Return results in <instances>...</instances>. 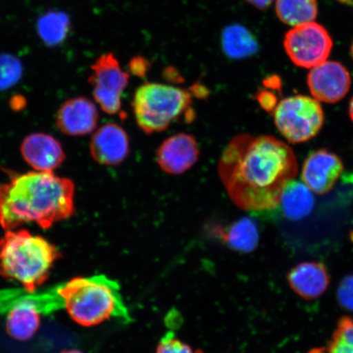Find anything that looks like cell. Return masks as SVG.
<instances>
[{
  "mask_svg": "<svg viewBox=\"0 0 353 353\" xmlns=\"http://www.w3.org/2000/svg\"><path fill=\"white\" fill-rule=\"evenodd\" d=\"M292 148L272 136L241 134L225 148L218 171L239 208L262 213L279 208L282 192L298 174Z\"/></svg>",
  "mask_w": 353,
  "mask_h": 353,
  "instance_id": "1",
  "label": "cell"
},
{
  "mask_svg": "<svg viewBox=\"0 0 353 353\" xmlns=\"http://www.w3.org/2000/svg\"><path fill=\"white\" fill-rule=\"evenodd\" d=\"M72 180L54 172L32 171L0 184V225L14 230L26 223L50 228L74 213Z\"/></svg>",
  "mask_w": 353,
  "mask_h": 353,
  "instance_id": "2",
  "label": "cell"
},
{
  "mask_svg": "<svg viewBox=\"0 0 353 353\" xmlns=\"http://www.w3.org/2000/svg\"><path fill=\"white\" fill-rule=\"evenodd\" d=\"M57 294L70 316L82 326L90 327L110 319L125 324L131 321L120 285L105 276L74 278L61 285Z\"/></svg>",
  "mask_w": 353,
  "mask_h": 353,
  "instance_id": "3",
  "label": "cell"
},
{
  "mask_svg": "<svg viewBox=\"0 0 353 353\" xmlns=\"http://www.w3.org/2000/svg\"><path fill=\"white\" fill-rule=\"evenodd\" d=\"M54 245L26 230L0 238V276L19 282L30 293L41 287L60 258Z\"/></svg>",
  "mask_w": 353,
  "mask_h": 353,
  "instance_id": "4",
  "label": "cell"
},
{
  "mask_svg": "<svg viewBox=\"0 0 353 353\" xmlns=\"http://www.w3.org/2000/svg\"><path fill=\"white\" fill-rule=\"evenodd\" d=\"M191 90L158 83H145L136 90L132 107L137 123L145 134L165 131L181 119L195 120Z\"/></svg>",
  "mask_w": 353,
  "mask_h": 353,
  "instance_id": "5",
  "label": "cell"
},
{
  "mask_svg": "<svg viewBox=\"0 0 353 353\" xmlns=\"http://www.w3.org/2000/svg\"><path fill=\"white\" fill-rule=\"evenodd\" d=\"M324 112L319 101L297 95L281 100L274 110L276 126L288 142H307L314 138L324 123Z\"/></svg>",
  "mask_w": 353,
  "mask_h": 353,
  "instance_id": "6",
  "label": "cell"
},
{
  "mask_svg": "<svg viewBox=\"0 0 353 353\" xmlns=\"http://www.w3.org/2000/svg\"><path fill=\"white\" fill-rule=\"evenodd\" d=\"M332 48L328 30L314 21L294 26L284 39L287 55L302 68L312 69L327 61Z\"/></svg>",
  "mask_w": 353,
  "mask_h": 353,
  "instance_id": "7",
  "label": "cell"
},
{
  "mask_svg": "<svg viewBox=\"0 0 353 353\" xmlns=\"http://www.w3.org/2000/svg\"><path fill=\"white\" fill-rule=\"evenodd\" d=\"M91 69L92 73L88 81L92 85V95L101 109L109 114H123L121 97L129 85V74L123 72L112 52L99 57Z\"/></svg>",
  "mask_w": 353,
  "mask_h": 353,
  "instance_id": "8",
  "label": "cell"
},
{
  "mask_svg": "<svg viewBox=\"0 0 353 353\" xmlns=\"http://www.w3.org/2000/svg\"><path fill=\"white\" fill-rule=\"evenodd\" d=\"M307 85L313 98L317 101L335 103L350 91L351 77L341 63L325 61L311 69L307 74Z\"/></svg>",
  "mask_w": 353,
  "mask_h": 353,
  "instance_id": "9",
  "label": "cell"
},
{
  "mask_svg": "<svg viewBox=\"0 0 353 353\" xmlns=\"http://www.w3.org/2000/svg\"><path fill=\"white\" fill-rule=\"evenodd\" d=\"M343 171V162L337 154L321 149L309 154L304 162L303 183L312 192L322 195L333 188Z\"/></svg>",
  "mask_w": 353,
  "mask_h": 353,
  "instance_id": "10",
  "label": "cell"
},
{
  "mask_svg": "<svg viewBox=\"0 0 353 353\" xmlns=\"http://www.w3.org/2000/svg\"><path fill=\"white\" fill-rule=\"evenodd\" d=\"M90 148L92 159L99 164L118 165L129 157V136L117 123H105L92 135Z\"/></svg>",
  "mask_w": 353,
  "mask_h": 353,
  "instance_id": "11",
  "label": "cell"
},
{
  "mask_svg": "<svg viewBox=\"0 0 353 353\" xmlns=\"http://www.w3.org/2000/svg\"><path fill=\"white\" fill-rule=\"evenodd\" d=\"M200 157L196 140L191 134H178L170 137L158 148L159 166L168 174H182L196 164Z\"/></svg>",
  "mask_w": 353,
  "mask_h": 353,
  "instance_id": "12",
  "label": "cell"
},
{
  "mask_svg": "<svg viewBox=\"0 0 353 353\" xmlns=\"http://www.w3.org/2000/svg\"><path fill=\"white\" fill-rule=\"evenodd\" d=\"M99 120L96 105L85 97H78L61 105L57 114L56 125L65 135L83 136L96 130Z\"/></svg>",
  "mask_w": 353,
  "mask_h": 353,
  "instance_id": "13",
  "label": "cell"
},
{
  "mask_svg": "<svg viewBox=\"0 0 353 353\" xmlns=\"http://www.w3.org/2000/svg\"><path fill=\"white\" fill-rule=\"evenodd\" d=\"M21 154L32 169L39 172H54L65 160L59 141L43 132L26 137L21 144Z\"/></svg>",
  "mask_w": 353,
  "mask_h": 353,
  "instance_id": "14",
  "label": "cell"
},
{
  "mask_svg": "<svg viewBox=\"0 0 353 353\" xmlns=\"http://www.w3.org/2000/svg\"><path fill=\"white\" fill-rule=\"evenodd\" d=\"M289 285L299 296L306 299H319L328 290L330 277L325 264L319 262L301 263L290 271Z\"/></svg>",
  "mask_w": 353,
  "mask_h": 353,
  "instance_id": "15",
  "label": "cell"
},
{
  "mask_svg": "<svg viewBox=\"0 0 353 353\" xmlns=\"http://www.w3.org/2000/svg\"><path fill=\"white\" fill-rule=\"evenodd\" d=\"M41 307L39 300L25 299L19 300L8 312L6 330L16 341H28L41 325Z\"/></svg>",
  "mask_w": 353,
  "mask_h": 353,
  "instance_id": "16",
  "label": "cell"
},
{
  "mask_svg": "<svg viewBox=\"0 0 353 353\" xmlns=\"http://www.w3.org/2000/svg\"><path fill=\"white\" fill-rule=\"evenodd\" d=\"M221 43L224 54L232 60L248 59L259 50V43L255 35L239 24L230 25L224 28Z\"/></svg>",
  "mask_w": 353,
  "mask_h": 353,
  "instance_id": "17",
  "label": "cell"
},
{
  "mask_svg": "<svg viewBox=\"0 0 353 353\" xmlns=\"http://www.w3.org/2000/svg\"><path fill=\"white\" fill-rule=\"evenodd\" d=\"M314 205L312 192L303 183L291 181L282 192L280 206L290 220L299 221L307 217Z\"/></svg>",
  "mask_w": 353,
  "mask_h": 353,
  "instance_id": "18",
  "label": "cell"
},
{
  "mask_svg": "<svg viewBox=\"0 0 353 353\" xmlns=\"http://www.w3.org/2000/svg\"><path fill=\"white\" fill-rule=\"evenodd\" d=\"M219 235L229 248L241 253H250L259 242L257 223L252 219L243 218L233 223Z\"/></svg>",
  "mask_w": 353,
  "mask_h": 353,
  "instance_id": "19",
  "label": "cell"
},
{
  "mask_svg": "<svg viewBox=\"0 0 353 353\" xmlns=\"http://www.w3.org/2000/svg\"><path fill=\"white\" fill-rule=\"evenodd\" d=\"M276 12L285 24L296 26L314 21L319 4L317 0H276Z\"/></svg>",
  "mask_w": 353,
  "mask_h": 353,
  "instance_id": "20",
  "label": "cell"
},
{
  "mask_svg": "<svg viewBox=\"0 0 353 353\" xmlns=\"http://www.w3.org/2000/svg\"><path fill=\"white\" fill-rule=\"evenodd\" d=\"M70 21L68 14L50 11L39 17L37 29L39 37L47 46H59L68 37Z\"/></svg>",
  "mask_w": 353,
  "mask_h": 353,
  "instance_id": "21",
  "label": "cell"
},
{
  "mask_svg": "<svg viewBox=\"0 0 353 353\" xmlns=\"http://www.w3.org/2000/svg\"><path fill=\"white\" fill-rule=\"evenodd\" d=\"M328 353H353V319L343 316L339 321L332 339L329 342Z\"/></svg>",
  "mask_w": 353,
  "mask_h": 353,
  "instance_id": "22",
  "label": "cell"
},
{
  "mask_svg": "<svg viewBox=\"0 0 353 353\" xmlns=\"http://www.w3.org/2000/svg\"><path fill=\"white\" fill-rule=\"evenodd\" d=\"M23 68L21 61L10 54H0V91L10 90L22 77Z\"/></svg>",
  "mask_w": 353,
  "mask_h": 353,
  "instance_id": "23",
  "label": "cell"
},
{
  "mask_svg": "<svg viewBox=\"0 0 353 353\" xmlns=\"http://www.w3.org/2000/svg\"><path fill=\"white\" fill-rule=\"evenodd\" d=\"M156 353H193L191 347L176 337L172 331L165 334L159 343Z\"/></svg>",
  "mask_w": 353,
  "mask_h": 353,
  "instance_id": "24",
  "label": "cell"
},
{
  "mask_svg": "<svg viewBox=\"0 0 353 353\" xmlns=\"http://www.w3.org/2000/svg\"><path fill=\"white\" fill-rule=\"evenodd\" d=\"M337 299L343 308L353 312V275L344 277L339 284Z\"/></svg>",
  "mask_w": 353,
  "mask_h": 353,
  "instance_id": "25",
  "label": "cell"
},
{
  "mask_svg": "<svg viewBox=\"0 0 353 353\" xmlns=\"http://www.w3.org/2000/svg\"><path fill=\"white\" fill-rule=\"evenodd\" d=\"M130 72L134 76L143 78L147 76L150 68H151V63H149L148 59H144L142 56H137L132 57L129 63Z\"/></svg>",
  "mask_w": 353,
  "mask_h": 353,
  "instance_id": "26",
  "label": "cell"
},
{
  "mask_svg": "<svg viewBox=\"0 0 353 353\" xmlns=\"http://www.w3.org/2000/svg\"><path fill=\"white\" fill-rule=\"evenodd\" d=\"M275 99L274 95L268 91L259 92L257 95L259 104L261 105L263 109L268 110V112H272L276 107Z\"/></svg>",
  "mask_w": 353,
  "mask_h": 353,
  "instance_id": "27",
  "label": "cell"
},
{
  "mask_svg": "<svg viewBox=\"0 0 353 353\" xmlns=\"http://www.w3.org/2000/svg\"><path fill=\"white\" fill-rule=\"evenodd\" d=\"M190 90H191L192 94L201 99L206 98L209 94V91L207 90V88L201 85H193L190 88Z\"/></svg>",
  "mask_w": 353,
  "mask_h": 353,
  "instance_id": "28",
  "label": "cell"
},
{
  "mask_svg": "<svg viewBox=\"0 0 353 353\" xmlns=\"http://www.w3.org/2000/svg\"><path fill=\"white\" fill-rule=\"evenodd\" d=\"M245 1L251 6L259 8V10H265V8L270 6L274 0H245Z\"/></svg>",
  "mask_w": 353,
  "mask_h": 353,
  "instance_id": "29",
  "label": "cell"
},
{
  "mask_svg": "<svg viewBox=\"0 0 353 353\" xmlns=\"http://www.w3.org/2000/svg\"><path fill=\"white\" fill-rule=\"evenodd\" d=\"M350 116L351 120L353 122V97H352V99H351L350 103Z\"/></svg>",
  "mask_w": 353,
  "mask_h": 353,
  "instance_id": "30",
  "label": "cell"
},
{
  "mask_svg": "<svg viewBox=\"0 0 353 353\" xmlns=\"http://www.w3.org/2000/svg\"><path fill=\"white\" fill-rule=\"evenodd\" d=\"M308 353H325V350L324 348H316Z\"/></svg>",
  "mask_w": 353,
  "mask_h": 353,
  "instance_id": "31",
  "label": "cell"
},
{
  "mask_svg": "<svg viewBox=\"0 0 353 353\" xmlns=\"http://www.w3.org/2000/svg\"><path fill=\"white\" fill-rule=\"evenodd\" d=\"M61 353H83V352L81 351H79V350H66V351H63V352H61Z\"/></svg>",
  "mask_w": 353,
  "mask_h": 353,
  "instance_id": "32",
  "label": "cell"
},
{
  "mask_svg": "<svg viewBox=\"0 0 353 353\" xmlns=\"http://www.w3.org/2000/svg\"><path fill=\"white\" fill-rule=\"evenodd\" d=\"M351 55H352V59H353V43H352V46H351Z\"/></svg>",
  "mask_w": 353,
  "mask_h": 353,
  "instance_id": "33",
  "label": "cell"
},
{
  "mask_svg": "<svg viewBox=\"0 0 353 353\" xmlns=\"http://www.w3.org/2000/svg\"><path fill=\"white\" fill-rule=\"evenodd\" d=\"M196 353H202V352H200V351H198Z\"/></svg>",
  "mask_w": 353,
  "mask_h": 353,
  "instance_id": "34",
  "label": "cell"
}]
</instances>
